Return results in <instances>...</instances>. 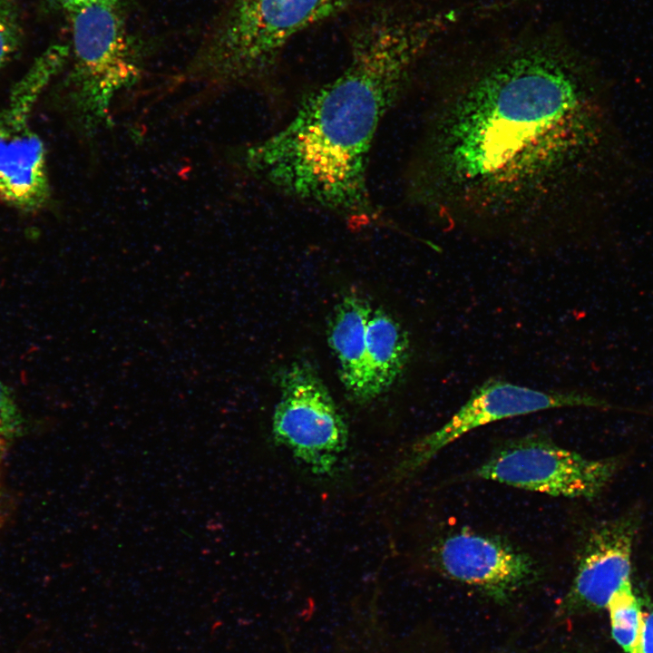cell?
I'll use <instances>...</instances> for the list:
<instances>
[{"label":"cell","mask_w":653,"mask_h":653,"mask_svg":"<svg viewBox=\"0 0 653 653\" xmlns=\"http://www.w3.org/2000/svg\"><path fill=\"white\" fill-rule=\"evenodd\" d=\"M640 653H653V610L643 617Z\"/></svg>","instance_id":"16"},{"label":"cell","mask_w":653,"mask_h":653,"mask_svg":"<svg viewBox=\"0 0 653 653\" xmlns=\"http://www.w3.org/2000/svg\"><path fill=\"white\" fill-rule=\"evenodd\" d=\"M347 0H235L196 73L216 83L258 80L297 34L337 15Z\"/></svg>","instance_id":"3"},{"label":"cell","mask_w":653,"mask_h":653,"mask_svg":"<svg viewBox=\"0 0 653 653\" xmlns=\"http://www.w3.org/2000/svg\"><path fill=\"white\" fill-rule=\"evenodd\" d=\"M590 73L554 26L449 56L407 168L409 200L451 229L559 236L592 142Z\"/></svg>","instance_id":"1"},{"label":"cell","mask_w":653,"mask_h":653,"mask_svg":"<svg viewBox=\"0 0 653 653\" xmlns=\"http://www.w3.org/2000/svg\"><path fill=\"white\" fill-rule=\"evenodd\" d=\"M68 14L73 66L65 103L80 133L93 139L111 124L114 99L140 78L141 60L115 5H89Z\"/></svg>","instance_id":"4"},{"label":"cell","mask_w":653,"mask_h":653,"mask_svg":"<svg viewBox=\"0 0 653 653\" xmlns=\"http://www.w3.org/2000/svg\"><path fill=\"white\" fill-rule=\"evenodd\" d=\"M609 609L611 633L625 653H640L643 613L630 580L622 585L609 599Z\"/></svg>","instance_id":"13"},{"label":"cell","mask_w":653,"mask_h":653,"mask_svg":"<svg viewBox=\"0 0 653 653\" xmlns=\"http://www.w3.org/2000/svg\"><path fill=\"white\" fill-rule=\"evenodd\" d=\"M615 459H589L544 435L517 438L495 451L474 475L551 496L594 498L617 471Z\"/></svg>","instance_id":"7"},{"label":"cell","mask_w":653,"mask_h":653,"mask_svg":"<svg viewBox=\"0 0 653 653\" xmlns=\"http://www.w3.org/2000/svg\"><path fill=\"white\" fill-rule=\"evenodd\" d=\"M122 0H59L63 7L67 12L78 7L94 4H103L116 6Z\"/></svg>","instance_id":"17"},{"label":"cell","mask_w":653,"mask_h":653,"mask_svg":"<svg viewBox=\"0 0 653 653\" xmlns=\"http://www.w3.org/2000/svg\"><path fill=\"white\" fill-rule=\"evenodd\" d=\"M278 377L274 441L312 473H333L347 446L348 430L326 386L307 362H292Z\"/></svg>","instance_id":"6"},{"label":"cell","mask_w":653,"mask_h":653,"mask_svg":"<svg viewBox=\"0 0 653 653\" xmlns=\"http://www.w3.org/2000/svg\"><path fill=\"white\" fill-rule=\"evenodd\" d=\"M69 51L68 46L54 44L43 52L0 109V200L20 210L41 209L50 197L46 151L34 127L33 112Z\"/></svg>","instance_id":"5"},{"label":"cell","mask_w":653,"mask_h":653,"mask_svg":"<svg viewBox=\"0 0 653 653\" xmlns=\"http://www.w3.org/2000/svg\"><path fill=\"white\" fill-rule=\"evenodd\" d=\"M562 407L608 408L609 404L579 391H543L501 378H490L473 389L467 401L439 429L406 450L391 479L405 480L425 466L442 449L468 432L490 423Z\"/></svg>","instance_id":"8"},{"label":"cell","mask_w":653,"mask_h":653,"mask_svg":"<svg viewBox=\"0 0 653 653\" xmlns=\"http://www.w3.org/2000/svg\"><path fill=\"white\" fill-rule=\"evenodd\" d=\"M22 34V21L16 1L0 0V72L18 51Z\"/></svg>","instance_id":"15"},{"label":"cell","mask_w":653,"mask_h":653,"mask_svg":"<svg viewBox=\"0 0 653 653\" xmlns=\"http://www.w3.org/2000/svg\"><path fill=\"white\" fill-rule=\"evenodd\" d=\"M372 307L356 294L345 296L335 308L328 342L338 365L341 381L351 398L365 403L366 326Z\"/></svg>","instance_id":"11"},{"label":"cell","mask_w":653,"mask_h":653,"mask_svg":"<svg viewBox=\"0 0 653 653\" xmlns=\"http://www.w3.org/2000/svg\"><path fill=\"white\" fill-rule=\"evenodd\" d=\"M2 500H3V495H2V489H1V485H0V521H1L2 517H3V502H2Z\"/></svg>","instance_id":"18"},{"label":"cell","mask_w":653,"mask_h":653,"mask_svg":"<svg viewBox=\"0 0 653 653\" xmlns=\"http://www.w3.org/2000/svg\"><path fill=\"white\" fill-rule=\"evenodd\" d=\"M636 522L621 517L593 529L581 547L569 592L570 604L606 608L611 596L630 580Z\"/></svg>","instance_id":"10"},{"label":"cell","mask_w":653,"mask_h":653,"mask_svg":"<svg viewBox=\"0 0 653 653\" xmlns=\"http://www.w3.org/2000/svg\"><path fill=\"white\" fill-rule=\"evenodd\" d=\"M24 419L12 391L0 380V463L22 436Z\"/></svg>","instance_id":"14"},{"label":"cell","mask_w":653,"mask_h":653,"mask_svg":"<svg viewBox=\"0 0 653 653\" xmlns=\"http://www.w3.org/2000/svg\"><path fill=\"white\" fill-rule=\"evenodd\" d=\"M436 561L452 579L505 599L536 574L532 558L502 539L470 531L448 536L436 549Z\"/></svg>","instance_id":"9"},{"label":"cell","mask_w":653,"mask_h":653,"mask_svg":"<svg viewBox=\"0 0 653 653\" xmlns=\"http://www.w3.org/2000/svg\"><path fill=\"white\" fill-rule=\"evenodd\" d=\"M409 356L410 340L401 324L383 309L372 308L365 336V403L394 385L404 371Z\"/></svg>","instance_id":"12"},{"label":"cell","mask_w":653,"mask_h":653,"mask_svg":"<svg viewBox=\"0 0 653 653\" xmlns=\"http://www.w3.org/2000/svg\"><path fill=\"white\" fill-rule=\"evenodd\" d=\"M429 21L392 10L355 33L350 59L279 131L249 147L245 168L277 190L339 215L378 218L367 187L373 141L425 51Z\"/></svg>","instance_id":"2"}]
</instances>
